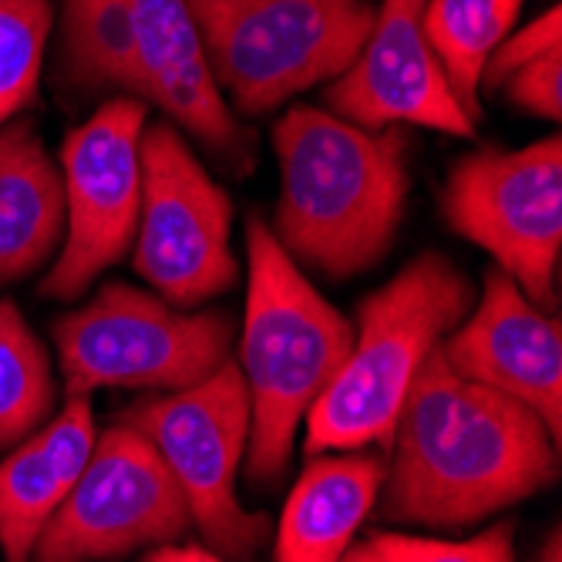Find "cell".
I'll return each instance as SVG.
<instances>
[{
    "instance_id": "ffe728a7",
    "label": "cell",
    "mask_w": 562,
    "mask_h": 562,
    "mask_svg": "<svg viewBox=\"0 0 562 562\" xmlns=\"http://www.w3.org/2000/svg\"><path fill=\"white\" fill-rule=\"evenodd\" d=\"M55 412V378L44 344L14 300H0V451H11Z\"/></svg>"
},
{
    "instance_id": "8fae6325",
    "label": "cell",
    "mask_w": 562,
    "mask_h": 562,
    "mask_svg": "<svg viewBox=\"0 0 562 562\" xmlns=\"http://www.w3.org/2000/svg\"><path fill=\"white\" fill-rule=\"evenodd\" d=\"M142 132L145 101L119 94L65 138V239L41 283L44 296L75 300L132 252L142 206Z\"/></svg>"
},
{
    "instance_id": "9a60e30c",
    "label": "cell",
    "mask_w": 562,
    "mask_h": 562,
    "mask_svg": "<svg viewBox=\"0 0 562 562\" xmlns=\"http://www.w3.org/2000/svg\"><path fill=\"white\" fill-rule=\"evenodd\" d=\"M88 397H65L61 412L14 445L0 462V549L4 562H31L47 519L75 488L94 448Z\"/></svg>"
},
{
    "instance_id": "484cf974",
    "label": "cell",
    "mask_w": 562,
    "mask_h": 562,
    "mask_svg": "<svg viewBox=\"0 0 562 562\" xmlns=\"http://www.w3.org/2000/svg\"><path fill=\"white\" fill-rule=\"evenodd\" d=\"M340 562H387L374 546H371V539L368 542H357V546H350L344 555H340Z\"/></svg>"
},
{
    "instance_id": "2e32d148",
    "label": "cell",
    "mask_w": 562,
    "mask_h": 562,
    "mask_svg": "<svg viewBox=\"0 0 562 562\" xmlns=\"http://www.w3.org/2000/svg\"><path fill=\"white\" fill-rule=\"evenodd\" d=\"M381 485V454H314L277 522V562H340L378 505Z\"/></svg>"
},
{
    "instance_id": "ac0fdd59",
    "label": "cell",
    "mask_w": 562,
    "mask_h": 562,
    "mask_svg": "<svg viewBox=\"0 0 562 562\" xmlns=\"http://www.w3.org/2000/svg\"><path fill=\"white\" fill-rule=\"evenodd\" d=\"M61 68L78 91L142 101L128 0H65Z\"/></svg>"
},
{
    "instance_id": "52a82bcc",
    "label": "cell",
    "mask_w": 562,
    "mask_h": 562,
    "mask_svg": "<svg viewBox=\"0 0 562 562\" xmlns=\"http://www.w3.org/2000/svg\"><path fill=\"white\" fill-rule=\"evenodd\" d=\"M119 422L159 451L189 502L192 529L216 555L233 562L257 555L270 536V516L246 513L236 498V472L249 445V394L233 357L195 387L128 404Z\"/></svg>"
},
{
    "instance_id": "4316f807",
    "label": "cell",
    "mask_w": 562,
    "mask_h": 562,
    "mask_svg": "<svg viewBox=\"0 0 562 562\" xmlns=\"http://www.w3.org/2000/svg\"><path fill=\"white\" fill-rule=\"evenodd\" d=\"M536 562H562V532H559V529L549 532V539H546V546L539 549Z\"/></svg>"
},
{
    "instance_id": "ba28073f",
    "label": "cell",
    "mask_w": 562,
    "mask_h": 562,
    "mask_svg": "<svg viewBox=\"0 0 562 562\" xmlns=\"http://www.w3.org/2000/svg\"><path fill=\"white\" fill-rule=\"evenodd\" d=\"M441 213L448 226L495 257L542 311L555 306L562 257V142L482 148L454 162Z\"/></svg>"
},
{
    "instance_id": "5b68a950",
    "label": "cell",
    "mask_w": 562,
    "mask_h": 562,
    "mask_svg": "<svg viewBox=\"0 0 562 562\" xmlns=\"http://www.w3.org/2000/svg\"><path fill=\"white\" fill-rule=\"evenodd\" d=\"M189 11L220 94L243 115L337 81L374 27L368 0H189Z\"/></svg>"
},
{
    "instance_id": "7a4b0ae2",
    "label": "cell",
    "mask_w": 562,
    "mask_h": 562,
    "mask_svg": "<svg viewBox=\"0 0 562 562\" xmlns=\"http://www.w3.org/2000/svg\"><path fill=\"white\" fill-rule=\"evenodd\" d=\"M280 206L273 236L286 257L344 280L387 257L412 176L404 128L368 132L314 105H293L273 125Z\"/></svg>"
},
{
    "instance_id": "e0dca14e",
    "label": "cell",
    "mask_w": 562,
    "mask_h": 562,
    "mask_svg": "<svg viewBox=\"0 0 562 562\" xmlns=\"http://www.w3.org/2000/svg\"><path fill=\"white\" fill-rule=\"evenodd\" d=\"M61 239V169L31 122H8L0 128V290L50 263Z\"/></svg>"
},
{
    "instance_id": "7c38bea8",
    "label": "cell",
    "mask_w": 562,
    "mask_h": 562,
    "mask_svg": "<svg viewBox=\"0 0 562 562\" xmlns=\"http://www.w3.org/2000/svg\"><path fill=\"white\" fill-rule=\"evenodd\" d=\"M425 4L428 0H381L361 55L327 91L334 115L368 132L422 125L458 138L475 135V122L458 105L425 37Z\"/></svg>"
},
{
    "instance_id": "603a6c76",
    "label": "cell",
    "mask_w": 562,
    "mask_h": 562,
    "mask_svg": "<svg viewBox=\"0 0 562 562\" xmlns=\"http://www.w3.org/2000/svg\"><path fill=\"white\" fill-rule=\"evenodd\" d=\"M502 88L516 109L546 122H559L562 119V47L516 68L502 81Z\"/></svg>"
},
{
    "instance_id": "6da1fadb",
    "label": "cell",
    "mask_w": 562,
    "mask_h": 562,
    "mask_svg": "<svg viewBox=\"0 0 562 562\" xmlns=\"http://www.w3.org/2000/svg\"><path fill=\"white\" fill-rule=\"evenodd\" d=\"M387 451L381 519L391 526L465 529L549 488L559 472L542 418L458 378L441 350L407 387Z\"/></svg>"
},
{
    "instance_id": "5bb4252c",
    "label": "cell",
    "mask_w": 562,
    "mask_h": 562,
    "mask_svg": "<svg viewBox=\"0 0 562 562\" xmlns=\"http://www.w3.org/2000/svg\"><path fill=\"white\" fill-rule=\"evenodd\" d=\"M142 101L233 169L252 166V138L220 94L189 0H128Z\"/></svg>"
},
{
    "instance_id": "3957f363",
    "label": "cell",
    "mask_w": 562,
    "mask_h": 562,
    "mask_svg": "<svg viewBox=\"0 0 562 562\" xmlns=\"http://www.w3.org/2000/svg\"><path fill=\"white\" fill-rule=\"evenodd\" d=\"M246 263L239 340V374L249 394L246 472L249 482L277 485L290 465L300 422L344 364L353 324L300 273L260 216L246 226Z\"/></svg>"
},
{
    "instance_id": "d6986e66",
    "label": "cell",
    "mask_w": 562,
    "mask_h": 562,
    "mask_svg": "<svg viewBox=\"0 0 562 562\" xmlns=\"http://www.w3.org/2000/svg\"><path fill=\"white\" fill-rule=\"evenodd\" d=\"M522 0H428L422 27L435 58L472 122H479L482 71L508 37Z\"/></svg>"
},
{
    "instance_id": "8992f818",
    "label": "cell",
    "mask_w": 562,
    "mask_h": 562,
    "mask_svg": "<svg viewBox=\"0 0 562 562\" xmlns=\"http://www.w3.org/2000/svg\"><path fill=\"white\" fill-rule=\"evenodd\" d=\"M65 397L98 387L186 391L216 374L233 353V317L182 311L128 283H109L55 324Z\"/></svg>"
},
{
    "instance_id": "277c9868",
    "label": "cell",
    "mask_w": 562,
    "mask_h": 562,
    "mask_svg": "<svg viewBox=\"0 0 562 562\" xmlns=\"http://www.w3.org/2000/svg\"><path fill=\"white\" fill-rule=\"evenodd\" d=\"M475 303L469 277L438 252L407 263L357 311L340 371L306 412V454L391 445L394 422L422 364Z\"/></svg>"
},
{
    "instance_id": "7402d4cb",
    "label": "cell",
    "mask_w": 562,
    "mask_h": 562,
    "mask_svg": "<svg viewBox=\"0 0 562 562\" xmlns=\"http://www.w3.org/2000/svg\"><path fill=\"white\" fill-rule=\"evenodd\" d=\"M368 539L387 562H516L513 522H495L462 542L425 539L407 532H381V529H374Z\"/></svg>"
},
{
    "instance_id": "d4e9b609",
    "label": "cell",
    "mask_w": 562,
    "mask_h": 562,
    "mask_svg": "<svg viewBox=\"0 0 562 562\" xmlns=\"http://www.w3.org/2000/svg\"><path fill=\"white\" fill-rule=\"evenodd\" d=\"M145 562H226V559L210 552V549H202V546H176V542H169V546L151 549L145 555Z\"/></svg>"
},
{
    "instance_id": "4fadbf2b",
    "label": "cell",
    "mask_w": 562,
    "mask_h": 562,
    "mask_svg": "<svg viewBox=\"0 0 562 562\" xmlns=\"http://www.w3.org/2000/svg\"><path fill=\"white\" fill-rule=\"evenodd\" d=\"M438 350L458 378L526 404L562 445V324L513 277L488 270L479 303Z\"/></svg>"
},
{
    "instance_id": "30bf717a",
    "label": "cell",
    "mask_w": 562,
    "mask_h": 562,
    "mask_svg": "<svg viewBox=\"0 0 562 562\" xmlns=\"http://www.w3.org/2000/svg\"><path fill=\"white\" fill-rule=\"evenodd\" d=\"M192 529L189 502L135 428L115 422L94 438L88 465L34 542V562H112L179 542Z\"/></svg>"
},
{
    "instance_id": "9c48e42d",
    "label": "cell",
    "mask_w": 562,
    "mask_h": 562,
    "mask_svg": "<svg viewBox=\"0 0 562 562\" xmlns=\"http://www.w3.org/2000/svg\"><path fill=\"white\" fill-rule=\"evenodd\" d=\"M233 202L192 156L172 122L142 132V206L135 226V270L172 306L226 293L236 277L229 249Z\"/></svg>"
},
{
    "instance_id": "44dd1931",
    "label": "cell",
    "mask_w": 562,
    "mask_h": 562,
    "mask_svg": "<svg viewBox=\"0 0 562 562\" xmlns=\"http://www.w3.org/2000/svg\"><path fill=\"white\" fill-rule=\"evenodd\" d=\"M50 27V0H0V128L34 105Z\"/></svg>"
},
{
    "instance_id": "cb8c5ba5",
    "label": "cell",
    "mask_w": 562,
    "mask_h": 562,
    "mask_svg": "<svg viewBox=\"0 0 562 562\" xmlns=\"http://www.w3.org/2000/svg\"><path fill=\"white\" fill-rule=\"evenodd\" d=\"M559 47H562V14H559V4H552L546 14H539L536 21H529L522 31H516L513 37H505L495 47V55L488 58V65L482 71V81L502 85L516 68L549 55V50H559Z\"/></svg>"
}]
</instances>
